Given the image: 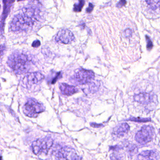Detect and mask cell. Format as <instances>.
<instances>
[{"mask_svg": "<svg viewBox=\"0 0 160 160\" xmlns=\"http://www.w3.org/2000/svg\"><path fill=\"white\" fill-rule=\"evenodd\" d=\"M8 64L15 73L18 74L27 72L30 68L28 57L22 53H14L10 55Z\"/></svg>", "mask_w": 160, "mask_h": 160, "instance_id": "1", "label": "cell"}, {"mask_svg": "<svg viewBox=\"0 0 160 160\" xmlns=\"http://www.w3.org/2000/svg\"><path fill=\"white\" fill-rule=\"evenodd\" d=\"M23 112L27 116L36 118L40 113L44 112L45 107L42 103L34 99H30L27 101L23 107Z\"/></svg>", "mask_w": 160, "mask_h": 160, "instance_id": "2", "label": "cell"}, {"mask_svg": "<svg viewBox=\"0 0 160 160\" xmlns=\"http://www.w3.org/2000/svg\"><path fill=\"white\" fill-rule=\"evenodd\" d=\"M53 144V140L50 137L39 139L34 141L32 144L33 152L35 155L41 153L47 154Z\"/></svg>", "mask_w": 160, "mask_h": 160, "instance_id": "3", "label": "cell"}, {"mask_svg": "<svg viewBox=\"0 0 160 160\" xmlns=\"http://www.w3.org/2000/svg\"><path fill=\"white\" fill-rule=\"evenodd\" d=\"M154 135V128L151 126H145L136 133L135 140L141 144H146L152 141Z\"/></svg>", "mask_w": 160, "mask_h": 160, "instance_id": "4", "label": "cell"}, {"mask_svg": "<svg viewBox=\"0 0 160 160\" xmlns=\"http://www.w3.org/2000/svg\"><path fill=\"white\" fill-rule=\"evenodd\" d=\"M32 26L25 19L21 13L17 14L12 19L10 29L13 32H22L28 30Z\"/></svg>", "mask_w": 160, "mask_h": 160, "instance_id": "5", "label": "cell"}, {"mask_svg": "<svg viewBox=\"0 0 160 160\" xmlns=\"http://www.w3.org/2000/svg\"><path fill=\"white\" fill-rule=\"evenodd\" d=\"M58 160H80L76 150L69 147L62 148L58 153Z\"/></svg>", "mask_w": 160, "mask_h": 160, "instance_id": "6", "label": "cell"}, {"mask_svg": "<svg viewBox=\"0 0 160 160\" xmlns=\"http://www.w3.org/2000/svg\"><path fill=\"white\" fill-rule=\"evenodd\" d=\"M135 102L142 105H149L155 102L156 97L151 93L142 92L136 94L134 97Z\"/></svg>", "mask_w": 160, "mask_h": 160, "instance_id": "7", "label": "cell"}, {"mask_svg": "<svg viewBox=\"0 0 160 160\" xmlns=\"http://www.w3.org/2000/svg\"><path fill=\"white\" fill-rule=\"evenodd\" d=\"M95 78L94 72L91 70L81 69L75 76L76 81L80 84H85L90 82Z\"/></svg>", "mask_w": 160, "mask_h": 160, "instance_id": "8", "label": "cell"}, {"mask_svg": "<svg viewBox=\"0 0 160 160\" xmlns=\"http://www.w3.org/2000/svg\"><path fill=\"white\" fill-rule=\"evenodd\" d=\"M74 39L75 37L73 33L68 29H62L59 31L55 38L57 42L64 44H70Z\"/></svg>", "mask_w": 160, "mask_h": 160, "instance_id": "9", "label": "cell"}, {"mask_svg": "<svg viewBox=\"0 0 160 160\" xmlns=\"http://www.w3.org/2000/svg\"><path fill=\"white\" fill-rule=\"evenodd\" d=\"M160 156L158 153L154 150H147L141 152L138 155V160H158Z\"/></svg>", "mask_w": 160, "mask_h": 160, "instance_id": "10", "label": "cell"}, {"mask_svg": "<svg viewBox=\"0 0 160 160\" xmlns=\"http://www.w3.org/2000/svg\"><path fill=\"white\" fill-rule=\"evenodd\" d=\"M59 87L62 94L66 96H71L76 94L78 91V89L76 87L63 83L60 84Z\"/></svg>", "mask_w": 160, "mask_h": 160, "instance_id": "11", "label": "cell"}, {"mask_svg": "<svg viewBox=\"0 0 160 160\" xmlns=\"http://www.w3.org/2000/svg\"><path fill=\"white\" fill-rule=\"evenodd\" d=\"M129 129V126L127 123H122L114 129L113 133L118 137H121L127 134Z\"/></svg>", "mask_w": 160, "mask_h": 160, "instance_id": "12", "label": "cell"}, {"mask_svg": "<svg viewBox=\"0 0 160 160\" xmlns=\"http://www.w3.org/2000/svg\"><path fill=\"white\" fill-rule=\"evenodd\" d=\"M44 76L39 72H35L29 74L27 76V80L30 83L37 84L44 79Z\"/></svg>", "mask_w": 160, "mask_h": 160, "instance_id": "13", "label": "cell"}, {"mask_svg": "<svg viewBox=\"0 0 160 160\" xmlns=\"http://www.w3.org/2000/svg\"><path fill=\"white\" fill-rule=\"evenodd\" d=\"M148 4L152 9H156L160 8V0H147Z\"/></svg>", "mask_w": 160, "mask_h": 160, "instance_id": "14", "label": "cell"}, {"mask_svg": "<svg viewBox=\"0 0 160 160\" xmlns=\"http://www.w3.org/2000/svg\"><path fill=\"white\" fill-rule=\"evenodd\" d=\"M84 5V0H79L78 3L76 4L74 6V10L75 12H80Z\"/></svg>", "mask_w": 160, "mask_h": 160, "instance_id": "15", "label": "cell"}, {"mask_svg": "<svg viewBox=\"0 0 160 160\" xmlns=\"http://www.w3.org/2000/svg\"><path fill=\"white\" fill-rule=\"evenodd\" d=\"M62 77V74L60 72L59 73H57V75L55 76V78L53 79L52 80V84H54L56 82H57V80L60 79V78Z\"/></svg>", "mask_w": 160, "mask_h": 160, "instance_id": "16", "label": "cell"}, {"mask_svg": "<svg viewBox=\"0 0 160 160\" xmlns=\"http://www.w3.org/2000/svg\"><path fill=\"white\" fill-rule=\"evenodd\" d=\"M126 3H127V2L126 0H120V1L118 3L117 6L118 8L122 7L126 4Z\"/></svg>", "mask_w": 160, "mask_h": 160, "instance_id": "17", "label": "cell"}, {"mask_svg": "<svg viewBox=\"0 0 160 160\" xmlns=\"http://www.w3.org/2000/svg\"><path fill=\"white\" fill-rule=\"evenodd\" d=\"M40 46V42L38 40H35L33 42L32 44V47L35 48H37Z\"/></svg>", "mask_w": 160, "mask_h": 160, "instance_id": "18", "label": "cell"}, {"mask_svg": "<svg viewBox=\"0 0 160 160\" xmlns=\"http://www.w3.org/2000/svg\"><path fill=\"white\" fill-rule=\"evenodd\" d=\"M132 34V31L130 29H128L125 31V34L127 37H129L131 36Z\"/></svg>", "mask_w": 160, "mask_h": 160, "instance_id": "19", "label": "cell"}, {"mask_svg": "<svg viewBox=\"0 0 160 160\" xmlns=\"http://www.w3.org/2000/svg\"><path fill=\"white\" fill-rule=\"evenodd\" d=\"M5 50V46L4 45H2L0 46V58L3 54Z\"/></svg>", "mask_w": 160, "mask_h": 160, "instance_id": "20", "label": "cell"}, {"mask_svg": "<svg viewBox=\"0 0 160 160\" xmlns=\"http://www.w3.org/2000/svg\"><path fill=\"white\" fill-rule=\"evenodd\" d=\"M93 8H94V5L91 3H89L88 7L86 9L87 12L88 13H90L93 10Z\"/></svg>", "mask_w": 160, "mask_h": 160, "instance_id": "21", "label": "cell"}, {"mask_svg": "<svg viewBox=\"0 0 160 160\" xmlns=\"http://www.w3.org/2000/svg\"><path fill=\"white\" fill-rule=\"evenodd\" d=\"M110 160H121L115 154H112L110 157Z\"/></svg>", "mask_w": 160, "mask_h": 160, "instance_id": "22", "label": "cell"}, {"mask_svg": "<svg viewBox=\"0 0 160 160\" xmlns=\"http://www.w3.org/2000/svg\"><path fill=\"white\" fill-rule=\"evenodd\" d=\"M91 126H92V127H94V128H99V127H100L101 126H102V125L96 124V123H91Z\"/></svg>", "mask_w": 160, "mask_h": 160, "instance_id": "23", "label": "cell"}, {"mask_svg": "<svg viewBox=\"0 0 160 160\" xmlns=\"http://www.w3.org/2000/svg\"><path fill=\"white\" fill-rule=\"evenodd\" d=\"M148 48H152V46H151V45H150V44L152 45V42H151V41H150V39H148Z\"/></svg>", "mask_w": 160, "mask_h": 160, "instance_id": "24", "label": "cell"}, {"mask_svg": "<svg viewBox=\"0 0 160 160\" xmlns=\"http://www.w3.org/2000/svg\"><path fill=\"white\" fill-rule=\"evenodd\" d=\"M0 160H2V157H0Z\"/></svg>", "mask_w": 160, "mask_h": 160, "instance_id": "25", "label": "cell"}]
</instances>
